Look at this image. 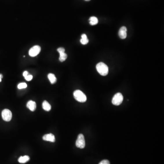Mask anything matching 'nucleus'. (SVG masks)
<instances>
[{"label":"nucleus","instance_id":"4be33fe9","mask_svg":"<svg viewBox=\"0 0 164 164\" xmlns=\"http://www.w3.org/2000/svg\"><path fill=\"white\" fill-rule=\"evenodd\" d=\"M85 1H90V0H85Z\"/></svg>","mask_w":164,"mask_h":164},{"label":"nucleus","instance_id":"f8f14e48","mask_svg":"<svg viewBox=\"0 0 164 164\" xmlns=\"http://www.w3.org/2000/svg\"><path fill=\"white\" fill-rule=\"evenodd\" d=\"M30 160V157L28 156H21L18 159V162L20 163H25Z\"/></svg>","mask_w":164,"mask_h":164},{"label":"nucleus","instance_id":"7ed1b4c3","mask_svg":"<svg viewBox=\"0 0 164 164\" xmlns=\"http://www.w3.org/2000/svg\"><path fill=\"white\" fill-rule=\"evenodd\" d=\"M123 99H124V98L121 93H117L113 97L112 100V103L114 105H119L122 103Z\"/></svg>","mask_w":164,"mask_h":164},{"label":"nucleus","instance_id":"4468645a","mask_svg":"<svg viewBox=\"0 0 164 164\" xmlns=\"http://www.w3.org/2000/svg\"><path fill=\"white\" fill-rule=\"evenodd\" d=\"M90 23L91 25H95L98 23V19L95 17H91L90 18Z\"/></svg>","mask_w":164,"mask_h":164},{"label":"nucleus","instance_id":"2eb2a0df","mask_svg":"<svg viewBox=\"0 0 164 164\" xmlns=\"http://www.w3.org/2000/svg\"><path fill=\"white\" fill-rule=\"evenodd\" d=\"M59 54L60 57L59 59L61 62L65 61L67 58V55L65 52H60L59 53Z\"/></svg>","mask_w":164,"mask_h":164},{"label":"nucleus","instance_id":"f257e3e1","mask_svg":"<svg viewBox=\"0 0 164 164\" xmlns=\"http://www.w3.org/2000/svg\"><path fill=\"white\" fill-rule=\"evenodd\" d=\"M96 69L97 71L102 76L107 75L109 72V68L106 64L105 63L100 62L96 65Z\"/></svg>","mask_w":164,"mask_h":164},{"label":"nucleus","instance_id":"412c9836","mask_svg":"<svg viewBox=\"0 0 164 164\" xmlns=\"http://www.w3.org/2000/svg\"><path fill=\"white\" fill-rule=\"evenodd\" d=\"M3 78V75L1 74H0V82H1V79Z\"/></svg>","mask_w":164,"mask_h":164},{"label":"nucleus","instance_id":"0eeeda50","mask_svg":"<svg viewBox=\"0 0 164 164\" xmlns=\"http://www.w3.org/2000/svg\"><path fill=\"white\" fill-rule=\"evenodd\" d=\"M127 28L125 27H121V29H119V37L122 39H126L127 37Z\"/></svg>","mask_w":164,"mask_h":164},{"label":"nucleus","instance_id":"f3484780","mask_svg":"<svg viewBox=\"0 0 164 164\" xmlns=\"http://www.w3.org/2000/svg\"><path fill=\"white\" fill-rule=\"evenodd\" d=\"M32 78H33V77H32V75H28L27 76L25 77V79H26L27 81H30L32 80Z\"/></svg>","mask_w":164,"mask_h":164},{"label":"nucleus","instance_id":"39448f33","mask_svg":"<svg viewBox=\"0 0 164 164\" xmlns=\"http://www.w3.org/2000/svg\"><path fill=\"white\" fill-rule=\"evenodd\" d=\"M2 118L4 121H10L12 119V113L10 110L8 109H5L2 111L1 113Z\"/></svg>","mask_w":164,"mask_h":164},{"label":"nucleus","instance_id":"f03ea898","mask_svg":"<svg viewBox=\"0 0 164 164\" xmlns=\"http://www.w3.org/2000/svg\"><path fill=\"white\" fill-rule=\"evenodd\" d=\"M74 96L75 99L80 103L85 102L87 100V97L85 94L79 90L75 91L74 93Z\"/></svg>","mask_w":164,"mask_h":164},{"label":"nucleus","instance_id":"ddd939ff","mask_svg":"<svg viewBox=\"0 0 164 164\" xmlns=\"http://www.w3.org/2000/svg\"><path fill=\"white\" fill-rule=\"evenodd\" d=\"M48 78L52 84H54L56 82L57 79L54 74H49L48 75Z\"/></svg>","mask_w":164,"mask_h":164},{"label":"nucleus","instance_id":"aec40b11","mask_svg":"<svg viewBox=\"0 0 164 164\" xmlns=\"http://www.w3.org/2000/svg\"><path fill=\"white\" fill-rule=\"evenodd\" d=\"M23 75L24 77H25L28 75V72L27 71H24L23 73Z\"/></svg>","mask_w":164,"mask_h":164},{"label":"nucleus","instance_id":"6e6552de","mask_svg":"<svg viewBox=\"0 0 164 164\" xmlns=\"http://www.w3.org/2000/svg\"><path fill=\"white\" fill-rule=\"evenodd\" d=\"M43 139L44 141H50L51 142H54L55 141V138L54 135L52 134H45L43 137Z\"/></svg>","mask_w":164,"mask_h":164},{"label":"nucleus","instance_id":"dca6fc26","mask_svg":"<svg viewBox=\"0 0 164 164\" xmlns=\"http://www.w3.org/2000/svg\"><path fill=\"white\" fill-rule=\"evenodd\" d=\"M17 87H18V89H20V90L21 89H25L27 87V83H19L17 86Z\"/></svg>","mask_w":164,"mask_h":164},{"label":"nucleus","instance_id":"423d86ee","mask_svg":"<svg viewBox=\"0 0 164 164\" xmlns=\"http://www.w3.org/2000/svg\"><path fill=\"white\" fill-rule=\"evenodd\" d=\"M41 47L39 46H33L29 51V55L32 57H34L37 56L41 51Z\"/></svg>","mask_w":164,"mask_h":164},{"label":"nucleus","instance_id":"20e7f679","mask_svg":"<svg viewBox=\"0 0 164 164\" xmlns=\"http://www.w3.org/2000/svg\"><path fill=\"white\" fill-rule=\"evenodd\" d=\"M76 145L78 148L83 149L85 146V141L84 136L83 134H79L78 135V138L76 142Z\"/></svg>","mask_w":164,"mask_h":164},{"label":"nucleus","instance_id":"1a4fd4ad","mask_svg":"<svg viewBox=\"0 0 164 164\" xmlns=\"http://www.w3.org/2000/svg\"><path fill=\"white\" fill-rule=\"evenodd\" d=\"M27 107L31 111H34L36 109V103L32 100H30L27 103Z\"/></svg>","mask_w":164,"mask_h":164},{"label":"nucleus","instance_id":"9d476101","mask_svg":"<svg viewBox=\"0 0 164 164\" xmlns=\"http://www.w3.org/2000/svg\"><path fill=\"white\" fill-rule=\"evenodd\" d=\"M43 108L45 111H49L51 109V106L47 101H44L43 103Z\"/></svg>","mask_w":164,"mask_h":164},{"label":"nucleus","instance_id":"a211bd4d","mask_svg":"<svg viewBox=\"0 0 164 164\" xmlns=\"http://www.w3.org/2000/svg\"><path fill=\"white\" fill-rule=\"evenodd\" d=\"M99 164H110V162L108 160H105L101 161Z\"/></svg>","mask_w":164,"mask_h":164},{"label":"nucleus","instance_id":"9b49d317","mask_svg":"<svg viewBox=\"0 0 164 164\" xmlns=\"http://www.w3.org/2000/svg\"><path fill=\"white\" fill-rule=\"evenodd\" d=\"M82 39L80 40V42L83 45H86L89 43V39H88L86 35L85 34H82L81 36Z\"/></svg>","mask_w":164,"mask_h":164},{"label":"nucleus","instance_id":"6ab92c4d","mask_svg":"<svg viewBox=\"0 0 164 164\" xmlns=\"http://www.w3.org/2000/svg\"><path fill=\"white\" fill-rule=\"evenodd\" d=\"M57 51H58L59 53H60V52H65V49L63 48H59L57 49Z\"/></svg>","mask_w":164,"mask_h":164}]
</instances>
